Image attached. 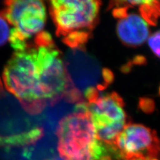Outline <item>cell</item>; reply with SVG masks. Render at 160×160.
<instances>
[{
	"mask_svg": "<svg viewBox=\"0 0 160 160\" xmlns=\"http://www.w3.org/2000/svg\"><path fill=\"white\" fill-rule=\"evenodd\" d=\"M42 65L29 40L24 48L14 52L3 70L6 89L31 116L41 114L48 106L42 89Z\"/></svg>",
	"mask_w": 160,
	"mask_h": 160,
	"instance_id": "1",
	"label": "cell"
},
{
	"mask_svg": "<svg viewBox=\"0 0 160 160\" xmlns=\"http://www.w3.org/2000/svg\"><path fill=\"white\" fill-rule=\"evenodd\" d=\"M56 136L59 156L64 160H113V149L98 138L86 111H76L63 117Z\"/></svg>",
	"mask_w": 160,
	"mask_h": 160,
	"instance_id": "2",
	"label": "cell"
},
{
	"mask_svg": "<svg viewBox=\"0 0 160 160\" xmlns=\"http://www.w3.org/2000/svg\"><path fill=\"white\" fill-rule=\"evenodd\" d=\"M49 3L57 36L72 49L84 48L98 22L101 2L55 0Z\"/></svg>",
	"mask_w": 160,
	"mask_h": 160,
	"instance_id": "3",
	"label": "cell"
},
{
	"mask_svg": "<svg viewBox=\"0 0 160 160\" xmlns=\"http://www.w3.org/2000/svg\"><path fill=\"white\" fill-rule=\"evenodd\" d=\"M123 99L116 92L102 94L84 102L86 111L100 141L114 149L115 142L128 124Z\"/></svg>",
	"mask_w": 160,
	"mask_h": 160,
	"instance_id": "4",
	"label": "cell"
},
{
	"mask_svg": "<svg viewBox=\"0 0 160 160\" xmlns=\"http://www.w3.org/2000/svg\"><path fill=\"white\" fill-rule=\"evenodd\" d=\"M64 63L69 82V91L83 98L89 89H96L102 92L114 78L112 72L102 69L97 60L86 53L84 48L72 49L67 54Z\"/></svg>",
	"mask_w": 160,
	"mask_h": 160,
	"instance_id": "5",
	"label": "cell"
},
{
	"mask_svg": "<svg viewBox=\"0 0 160 160\" xmlns=\"http://www.w3.org/2000/svg\"><path fill=\"white\" fill-rule=\"evenodd\" d=\"M9 24L11 31L26 41L43 32L46 21V9L42 1L16 0L5 2L2 10Z\"/></svg>",
	"mask_w": 160,
	"mask_h": 160,
	"instance_id": "6",
	"label": "cell"
},
{
	"mask_svg": "<svg viewBox=\"0 0 160 160\" xmlns=\"http://www.w3.org/2000/svg\"><path fill=\"white\" fill-rule=\"evenodd\" d=\"M116 158L158 159L160 139L156 131L142 124L128 123L118 136L114 146Z\"/></svg>",
	"mask_w": 160,
	"mask_h": 160,
	"instance_id": "7",
	"label": "cell"
},
{
	"mask_svg": "<svg viewBox=\"0 0 160 160\" xmlns=\"http://www.w3.org/2000/svg\"><path fill=\"white\" fill-rule=\"evenodd\" d=\"M117 33L121 42L128 47H138L149 38V30L147 23L142 17L135 13H128L119 19Z\"/></svg>",
	"mask_w": 160,
	"mask_h": 160,
	"instance_id": "8",
	"label": "cell"
},
{
	"mask_svg": "<svg viewBox=\"0 0 160 160\" xmlns=\"http://www.w3.org/2000/svg\"><path fill=\"white\" fill-rule=\"evenodd\" d=\"M123 3L129 8L138 6L140 15L145 22L153 26L157 25L160 18V1H123Z\"/></svg>",
	"mask_w": 160,
	"mask_h": 160,
	"instance_id": "9",
	"label": "cell"
},
{
	"mask_svg": "<svg viewBox=\"0 0 160 160\" xmlns=\"http://www.w3.org/2000/svg\"><path fill=\"white\" fill-rule=\"evenodd\" d=\"M9 22L5 18L2 12H0V47L6 44L9 39L11 30Z\"/></svg>",
	"mask_w": 160,
	"mask_h": 160,
	"instance_id": "10",
	"label": "cell"
},
{
	"mask_svg": "<svg viewBox=\"0 0 160 160\" xmlns=\"http://www.w3.org/2000/svg\"><path fill=\"white\" fill-rule=\"evenodd\" d=\"M148 45L153 53L160 58V30L149 37Z\"/></svg>",
	"mask_w": 160,
	"mask_h": 160,
	"instance_id": "11",
	"label": "cell"
},
{
	"mask_svg": "<svg viewBox=\"0 0 160 160\" xmlns=\"http://www.w3.org/2000/svg\"><path fill=\"white\" fill-rule=\"evenodd\" d=\"M139 107L144 113H151L155 110V102L150 98H142L139 99Z\"/></svg>",
	"mask_w": 160,
	"mask_h": 160,
	"instance_id": "12",
	"label": "cell"
},
{
	"mask_svg": "<svg viewBox=\"0 0 160 160\" xmlns=\"http://www.w3.org/2000/svg\"><path fill=\"white\" fill-rule=\"evenodd\" d=\"M131 63L132 65H144L146 63V59L142 56H137L133 58Z\"/></svg>",
	"mask_w": 160,
	"mask_h": 160,
	"instance_id": "13",
	"label": "cell"
},
{
	"mask_svg": "<svg viewBox=\"0 0 160 160\" xmlns=\"http://www.w3.org/2000/svg\"><path fill=\"white\" fill-rule=\"evenodd\" d=\"M127 160H159V159H148V158H132Z\"/></svg>",
	"mask_w": 160,
	"mask_h": 160,
	"instance_id": "14",
	"label": "cell"
},
{
	"mask_svg": "<svg viewBox=\"0 0 160 160\" xmlns=\"http://www.w3.org/2000/svg\"><path fill=\"white\" fill-rule=\"evenodd\" d=\"M47 160H64V159L60 156H54V157L50 158V159H48Z\"/></svg>",
	"mask_w": 160,
	"mask_h": 160,
	"instance_id": "15",
	"label": "cell"
},
{
	"mask_svg": "<svg viewBox=\"0 0 160 160\" xmlns=\"http://www.w3.org/2000/svg\"><path fill=\"white\" fill-rule=\"evenodd\" d=\"M4 146V143H3V136H0V147Z\"/></svg>",
	"mask_w": 160,
	"mask_h": 160,
	"instance_id": "16",
	"label": "cell"
},
{
	"mask_svg": "<svg viewBox=\"0 0 160 160\" xmlns=\"http://www.w3.org/2000/svg\"><path fill=\"white\" fill-rule=\"evenodd\" d=\"M3 93V86H2V83L1 82V80H0V96Z\"/></svg>",
	"mask_w": 160,
	"mask_h": 160,
	"instance_id": "17",
	"label": "cell"
},
{
	"mask_svg": "<svg viewBox=\"0 0 160 160\" xmlns=\"http://www.w3.org/2000/svg\"><path fill=\"white\" fill-rule=\"evenodd\" d=\"M159 94H160V87H159Z\"/></svg>",
	"mask_w": 160,
	"mask_h": 160,
	"instance_id": "18",
	"label": "cell"
}]
</instances>
